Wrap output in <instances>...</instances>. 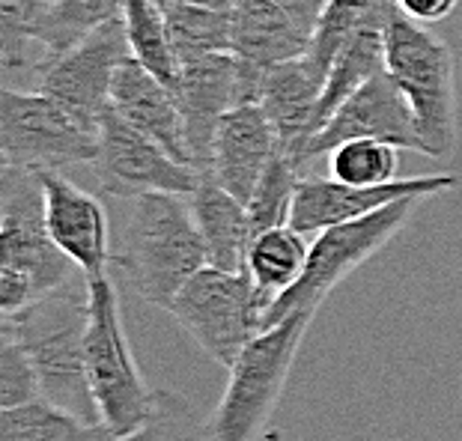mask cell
Instances as JSON below:
<instances>
[{"label":"cell","mask_w":462,"mask_h":441,"mask_svg":"<svg viewBox=\"0 0 462 441\" xmlns=\"http://www.w3.org/2000/svg\"><path fill=\"white\" fill-rule=\"evenodd\" d=\"M308 244L299 230L290 224L283 227H272L254 236L248 244V257H245V271L257 292L260 310L274 305L292 283L301 278L304 262H308Z\"/></svg>","instance_id":"7402d4cb"},{"label":"cell","mask_w":462,"mask_h":441,"mask_svg":"<svg viewBox=\"0 0 462 441\" xmlns=\"http://www.w3.org/2000/svg\"><path fill=\"white\" fill-rule=\"evenodd\" d=\"M317 308L290 313L287 319L263 328L239 358L227 367V388L221 403L209 418L212 441H257L265 424L272 420L278 400L287 388L290 370L296 364L301 340L310 322L317 319Z\"/></svg>","instance_id":"277c9868"},{"label":"cell","mask_w":462,"mask_h":441,"mask_svg":"<svg viewBox=\"0 0 462 441\" xmlns=\"http://www.w3.org/2000/svg\"><path fill=\"white\" fill-rule=\"evenodd\" d=\"M167 313L221 367H230L263 331V310L248 271L203 266L185 280Z\"/></svg>","instance_id":"52a82bcc"},{"label":"cell","mask_w":462,"mask_h":441,"mask_svg":"<svg viewBox=\"0 0 462 441\" xmlns=\"http://www.w3.org/2000/svg\"><path fill=\"white\" fill-rule=\"evenodd\" d=\"M93 173L105 194L132 200L146 191H171L189 198L200 179V170L176 161L164 146L137 132L114 107H107L99 123Z\"/></svg>","instance_id":"8fae6325"},{"label":"cell","mask_w":462,"mask_h":441,"mask_svg":"<svg viewBox=\"0 0 462 441\" xmlns=\"http://www.w3.org/2000/svg\"><path fill=\"white\" fill-rule=\"evenodd\" d=\"M87 379L111 436L132 433L150 418L155 390L146 385L123 328L120 292L111 274L87 280Z\"/></svg>","instance_id":"5b68a950"},{"label":"cell","mask_w":462,"mask_h":441,"mask_svg":"<svg viewBox=\"0 0 462 441\" xmlns=\"http://www.w3.org/2000/svg\"><path fill=\"white\" fill-rule=\"evenodd\" d=\"M420 198H406L388 203L382 209L361 215L356 221H343L317 233V242L310 244L308 262L301 278L283 292V296L263 310V328L287 319L290 313L304 308H322V301L331 296L343 278H349L358 266L385 248V244L406 227L415 215Z\"/></svg>","instance_id":"8992f818"},{"label":"cell","mask_w":462,"mask_h":441,"mask_svg":"<svg viewBox=\"0 0 462 441\" xmlns=\"http://www.w3.org/2000/svg\"><path fill=\"white\" fill-rule=\"evenodd\" d=\"M123 27L134 60L150 69L164 87L176 90L180 60L167 31L164 9L155 0H123Z\"/></svg>","instance_id":"603a6c76"},{"label":"cell","mask_w":462,"mask_h":441,"mask_svg":"<svg viewBox=\"0 0 462 441\" xmlns=\"http://www.w3.org/2000/svg\"><path fill=\"white\" fill-rule=\"evenodd\" d=\"M331 176L346 185H385L397 179V146L385 141H346L328 152Z\"/></svg>","instance_id":"f546056e"},{"label":"cell","mask_w":462,"mask_h":441,"mask_svg":"<svg viewBox=\"0 0 462 441\" xmlns=\"http://www.w3.org/2000/svg\"><path fill=\"white\" fill-rule=\"evenodd\" d=\"M36 299L33 283L24 274L0 269V317H13Z\"/></svg>","instance_id":"d6a6232c"},{"label":"cell","mask_w":462,"mask_h":441,"mask_svg":"<svg viewBox=\"0 0 462 441\" xmlns=\"http://www.w3.org/2000/svg\"><path fill=\"white\" fill-rule=\"evenodd\" d=\"M326 78L328 75L313 66L308 54L299 57V60L269 69L263 78L260 107L269 116L281 152H287L299 164V170L301 152L310 141L313 114H317Z\"/></svg>","instance_id":"d6986e66"},{"label":"cell","mask_w":462,"mask_h":441,"mask_svg":"<svg viewBox=\"0 0 462 441\" xmlns=\"http://www.w3.org/2000/svg\"><path fill=\"white\" fill-rule=\"evenodd\" d=\"M459 179L450 173L415 176V179H394L385 185H346L340 179H319V176H301L296 200H292L290 227L301 236L319 233L343 221H356L361 215H370L388 203L420 198L430 200L436 194L457 188Z\"/></svg>","instance_id":"5bb4252c"},{"label":"cell","mask_w":462,"mask_h":441,"mask_svg":"<svg viewBox=\"0 0 462 441\" xmlns=\"http://www.w3.org/2000/svg\"><path fill=\"white\" fill-rule=\"evenodd\" d=\"M39 397L33 364L15 337L13 317H0V409L31 403Z\"/></svg>","instance_id":"1f68e13d"},{"label":"cell","mask_w":462,"mask_h":441,"mask_svg":"<svg viewBox=\"0 0 462 441\" xmlns=\"http://www.w3.org/2000/svg\"><path fill=\"white\" fill-rule=\"evenodd\" d=\"M301 176L304 173L299 170V164L292 161L287 152L274 155L269 168L263 170L260 182L254 185L248 203H245L251 239L260 236V233H265V230H272V227H283V224H290L292 200H296V188H299Z\"/></svg>","instance_id":"83f0119b"},{"label":"cell","mask_w":462,"mask_h":441,"mask_svg":"<svg viewBox=\"0 0 462 441\" xmlns=\"http://www.w3.org/2000/svg\"><path fill=\"white\" fill-rule=\"evenodd\" d=\"M155 4H159L162 9H167V6H171V4H173V0H155Z\"/></svg>","instance_id":"74e56055"},{"label":"cell","mask_w":462,"mask_h":441,"mask_svg":"<svg viewBox=\"0 0 462 441\" xmlns=\"http://www.w3.org/2000/svg\"><path fill=\"white\" fill-rule=\"evenodd\" d=\"M394 9H397L394 0H328L326 13H322L317 31L310 36L308 57L313 60V66L328 75L343 42L364 24L385 27Z\"/></svg>","instance_id":"d4e9b609"},{"label":"cell","mask_w":462,"mask_h":441,"mask_svg":"<svg viewBox=\"0 0 462 441\" xmlns=\"http://www.w3.org/2000/svg\"><path fill=\"white\" fill-rule=\"evenodd\" d=\"M57 0H0V63L24 69L33 63L31 45Z\"/></svg>","instance_id":"4dcf8cb0"},{"label":"cell","mask_w":462,"mask_h":441,"mask_svg":"<svg viewBox=\"0 0 462 441\" xmlns=\"http://www.w3.org/2000/svg\"><path fill=\"white\" fill-rule=\"evenodd\" d=\"M173 96L182 111L185 141H189L194 168L203 173L209 168L218 120L236 105V57L230 51H218L180 60V81H176Z\"/></svg>","instance_id":"2e32d148"},{"label":"cell","mask_w":462,"mask_h":441,"mask_svg":"<svg viewBox=\"0 0 462 441\" xmlns=\"http://www.w3.org/2000/svg\"><path fill=\"white\" fill-rule=\"evenodd\" d=\"M9 168H13V164L6 161V155H4V150H0V182H4V176L9 173Z\"/></svg>","instance_id":"8d00e7d4"},{"label":"cell","mask_w":462,"mask_h":441,"mask_svg":"<svg viewBox=\"0 0 462 441\" xmlns=\"http://www.w3.org/2000/svg\"><path fill=\"white\" fill-rule=\"evenodd\" d=\"M361 137L394 143L397 150L420 152V141L415 132V120H411L409 102L385 69H382L379 75H373L367 84H361L358 90L328 116V123L310 137L301 152V173L317 159L328 155L334 146H340L346 141H361Z\"/></svg>","instance_id":"7c38bea8"},{"label":"cell","mask_w":462,"mask_h":441,"mask_svg":"<svg viewBox=\"0 0 462 441\" xmlns=\"http://www.w3.org/2000/svg\"><path fill=\"white\" fill-rule=\"evenodd\" d=\"M274 4H278L304 33L313 36L322 13H326V6H328V0H274Z\"/></svg>","instance_id":"e575fe53"},{"label":"cell","mask_w":462,"mask_h":441,"mask_svg":"<svg viewBox=\"0 0 462 441\" xmlns=\"http://www.w3.org/2000/svg\"><path fill=\"white\" fill-rule=\"evenodd\" d=\"M167 31L176 51V60H191V57L230 51L233 24L230 9H209L198 4H171L164 9Z\"/></svg>","instance_id":"4316f807"},{"label":"cell","mask_w":462,"mask_h":441,"mask_svg":"<svg viewBox=\"0 0 462 441\" xmlns=\"http://www.w3.org/2000/svg\"><path fill=\"white\" fill-rule=\"evenodd\" d=\"M397 9L418 24H439L459 6V0H394Z\"/></svg>","instance_id":"836d02e7"},{"label":"cell","mask_w":462,"mask_h":441,"mask_svg":"<svg viewBox=\"0 0 462 441\" xmlns=\"http://www.w3.org/2000/svg\"><path fill=\"white\" fill-rule=\"evenodd\" d=\"M230 24V54L236 57V105H260L265 72L308 54L310 33H304L274 0H233Z\"/></svg>","instance_id":"4fadbf2b"},{"label":"cell","mask_w":462,"mask_h":441,"mask_svg":"<svg viewBox=\"0 0 462 441\" xmlns=\"http://www.w3.org/2000/svg\"><path fill=\"white\" fill-rule=\"evenodd\" d=\"M111 441H212L209 420H200L198 411L173 390L155 388L152 411L141 427Z\"/></svg>","instance_id":"f1b7e54d"},{"label":"cell","mask_w":462,"mask_h":441,"mask_svg":"<svg viewBox=\"0 0 462 441\" xmlns=\"http://www.w3.org/2000/svg\"><path fill=\"white\" fill-rule=\"evenodd\" d=\"M105 424H84L45 400L0 409V441H111Z\"/></svg>","instance_id":"cb8c5ba5"},{"label":"cell","mask_w":462,"mask_h":441,"mask_svg":"<svg viewBox=\"0 0 462 441\" xmlns=\"http://www.w3.org/2000/svg\"><path fill=\"white\" fill-rule=\"evenodd\" d=\"M45 198V224L54 244L78 271L90 278H102L111 266V242H107V212L105 206L66 179L60 170H36Z\"/></svg>","instance_id":"9a60e30c"},{"label":"cell","mask_w":462,"mask_h":441,"mask_svg":"<svg viewBox=\"0 0 462 441\" xmlns=\"http://www.w3.org/2000/svg\"><path fill=\"white\" fill-rule=\"evenodd\" d=\"M0 150L13 168L63 170L72 164H93L99 134L72 120L42 90L0 87Z\"/></svg>","instance_id":"ba28073f"},{"label":"cell","mask_w":462,"mask_h":441,"mask_svg":"<svg viewBox=\"0 0 462 441\" xmlns=\"http://www.w3.org/2000/svg\"><path fill=\"white\" fill-rule=\"evenodd\" d=\"M114 262L143 301L171 308L185 280L209 266L206 242L182 194H137L123 230V251Z\"/></svg>","instance_id":"7a4b0ae2"},{"label":"cell","mask_w":462,"mask_h":441,"mask_svg":"<svg viewBox=\"0 0 462 441\" xmlns=\"http://www.w3.org/2000/svg\"><path fill=\"white\" fill-rule=\"evenodd\" d=\"M129 51L123 18L102 24L69 51L39 60V90L54 99L63 111L99 134V123L111 107V84L114 75Z\"/></svg>","instance_id":"30bf717a"},{"label":"cell","mask_w":462,"mask_h":441,"mask_svg":"<svg viewBox=\"0 0 462 441\" xmlns=\"http://www.w3.org/2000/svg\"><path fill=\"white\" fill-rule=\"evenodd\" d=\"M189 206L209 253V266L224 271H245L251 244L248 212L239 198L224 188L212 173H200L198 188L189 194Z\"/></svg>","instance_id":"ffe728a7"},{"label":"cell","mask_w":462,"mask_h":441,"mask_svg":"<svg viewBox=\"0 0 462 441\" xmlns=\"http://www.w3.org/2000/svg\"><path fill=\"white\" fill-rule=\"evenodd\" d=\"M385 72L409 102L420 155L448 161L457 152V60L450 45L394 9L385 22Z\"/></svg>","instance_id":"3957f363"},{"label":"cell","mask_w":462,"mask_h":441,"mask_svg":"<svg viewBox=\"0 0 462 441\" xmlns=\"http://www.w3.org/2000/svg\"><path fill=\"white\" fill-rule=\"evenodd\" d=\"M13 328L33 364L39 400L69 411L84 424H102L87 379V278L33 299L13 313Z\"/></svg>","instance_id":"6da1fadb"},{"label":"cell","mask_w":462,"mask_h":441,"mask_svg":"<svg viewBox=\"0 0 462 441\" xmlns=\"http://www.w3.org/2000/svg\"><path fill=\"white\" fill-rule=\"evenodd\" d=\"M176 4V0H173ZM180 4H198V6H209V9H230L233 0H180Z\"/></svg>","instance_id":"d590c367"},{"label":"cell","mask_w":462,"mask_h":441,"mask_svg":"<svg viewBox=\"0 0 462 441\" xmlns=\"http://www.w3.org/2000/svg\"><path fill=\"white\" fill-rule=\"evenodd\" d=\"M111 107L137 132L152 137L164 146L176 161L194 168L189 141H185V123L180 102L171 87H164L150 69L141 66L134 57H125L116 69L111 84ZM198 170V168H194Z\"/></svg>","instance_id":"ac0fdd59"},{"label":"cell","mask_w":462,"mask_h":441,"mask_svg":"<svg viewBox=\"0 0 462 441\" xmlns=\"http://www.w3.org/2000/svg\"><path fill=\"white\" fill-rule=\"evenodd\" d=\"M0 269L24 274L33 283L36 299L81 278L78 266L48 233L36 170L9 168L0 182Z\"/></svg>","instance_id":"9c48e42d"},{"label":"cell","mask_w":462,"mask_h":441,"mask_svg":"<svg viewBox=\"0 0 462 441\" xmlns=\"http://www.w3.org/2000/svg\"><path fill=\"white\" fill-rule=\"evenodd\" d=\"M382 69H385V27L364 24L343 42L337 57H334L326 87H322L317 114H313L310 137L328 123V116L337 111L361 84H367Z\"/></svg>","instance_id":"44dd1931"},{"label":"cell","mask_w":462,"mask_h":441,"mask_svg":"<svg viewBox=\"0 0 462 441\" xmlns=\"http://www.w3.org/2000/svg\"><path fill=\"white\" fill-rule=\"evenodd\" d=\"M123 18V0H57L36 31L42 60L57 57L87 39L102 24Z\"/></svg>","instance_id":"484cf974"},{"label":"cell","mask_w":462,"mask_h":441,"mask_svg":"<svg viewBox=\"0 0 462 441\" xmlns=\"http://www.w3.org/2000/svg\"><path fill=\"white\" fill-rule=\"evenodd\" d=\"M281 152L278 137L269 123V116L260 105H233L218 120V129L212 137L209 168L233 198L248 203L254 185L260 182L263 170L269 168L274 155Z\"/></svg>","instance_id":"e0dca14e"}]
</instances>
